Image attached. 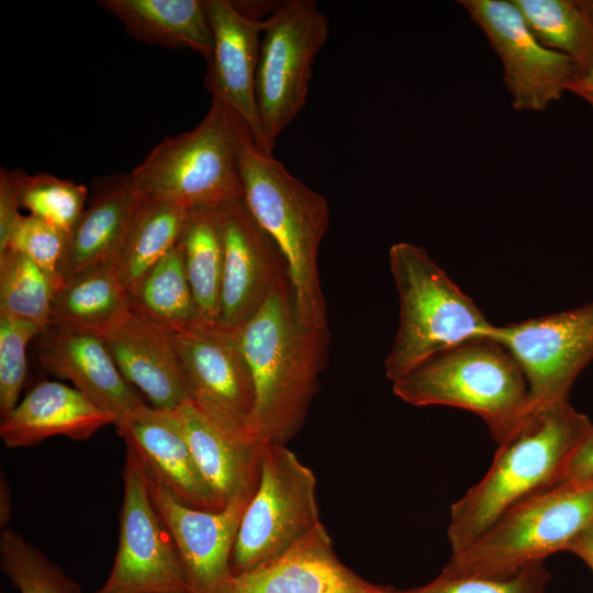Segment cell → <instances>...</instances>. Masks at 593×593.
Returning <instances> with one entry per match:
<instances>
[{"mask_svg":"<svg viewBox=\"0 0 593 593\" xmlns=\"http://www.w3.org/2000/svg\"><path fill=\"white\" fill-rule=\"evenodd\" d=\"M115 418L74 387L57 381L36 384L0 423L8 448L35 446L53 436L85 440Z\"/></svg>","mask_w":593,"mask_h":593,"instance_id":"22","label":"cell"},{"mask_svg":"<svg viewBox=\"0 0 593 593\" xmlns=\"http://www.w3.org/2000/svg\"><path fill=\"white\" fill-rule=\"evenodd\" d=\"M593 429L569 401L532 407L497 445L484 477L451 505V550L472 542L516 504L564 481L568 466Z\"/></svg>","mask_w":593,"mask_h":593,"instance_id":"2","label":"cell"},{"mask_svg":"<svg viewBox=\"0 0 593 593\" xmlns=\"http://www.w3.org/2000/svg\"><path fill=\"white\" fill-rule=\"evenodd\" d=\"M18 186V171H0V253L3 251L16 225L23 217Z\"/></svg>","mask_w":593,"mask_h":593,"instance_id":"36","label":"cell"},{"mask_svg":"<svg viewBox=\"0 0 593 593\" xmlns=\"http://www.w3.org/2000/svg\"><path fill=\"white\" fill-rule=\"evenodd\" d=\"M550 575L544 562L533 563L513 577L490 579L441 573L429 583L388 593H546Z\"/></svg>","mask_w":593,"mask_h":593,"instance_id":"34","label":"cell"},{"mask_svg":"<svg viewBox=\"0 0 593 593\" xmlns=\"http://www.w3.org/2000/svg\"><path fill=\"white\" fill-rule=\"evenodd\" d=\"M128 295L133 310L170 332L203 320L187 277L179 242Z\"/></svg>","mask_w":593,"mask_h":593,"instance_id":"28","label":"cell"},{"mask_svg":"<svg viewBox=\"0 0 593 593\" xmlns=\"http://www.w3.org/2000/svg\"><path fill=\"white\" fill-rule=\"evenodd\" d=\"M568 91L583 99L593 110V61L574 76Z\"/></svg>","mask_w":593,"mask_h":593,"instance_id":"38","label":"cell"},{"mask_svg":"<svg viewBox=\"0 0 593 593\" xmlns=\"http://www.w3.org/2000/svg\"><path fill=\"white\" fill-rule=\"evenodd\" d=\"M223 242L220 322L240 326L287 280L286 259L244 199L216 208Z\"/></svg>","mask_w":593,"mask_h":593,"instance_id":"15","label":"cell"},{"mask_svg":"<svg viewBox=\"0 0 593 593\" xmlns=\"http://www.w3.org/2000/svg\"><path fill=\"white\" fill-rule=\"evenodd\" d=\"M169 411L219 502L226 506L237 497L254 495L264 443L228 428L192 399Z\"/></svg>","mask_w":593,"mask_h":593,"instance_id":"17","label":"cell"},{"mask_svg":"<svg viewBox=\"0 0 593 593\" xmlns=\"http://www.w3.org/2000/svg\"><path fill=\"white\" fill-rule=\"evenodd\" d=\"M547 48L570 57L577 74L593 61V19L583 0H512Z\"/></svg>","mask_w":593,"mask_h":593,"instance_id":"29","label":"cell"},{"mask_svg":"<svg viewBox=\"0 0 593 593\" xmlns=\"http://www.w3.org/2000/svg\"><path fill=\"white\" fill-rule=\"evenodd\" d=\"M389 264L400 303L398 331L384 360L391 382L439 353L489 338L494 325L425 248L395 243Z\"/></svg>","mask_w":593,"mask_h":593,"instance_id":"4","label":"cell"},{"mask_svg":"<svg viewBox=\"0 0 593 593\" xmlns=\"http://www.w3.org/2000/svg\"><path fill=\"white\" fill-rule=\"evenodd\" d=\"M256 74V100L265 150L306 102L312 66L328 36V20L312 0L280 2L265 19Z\"/></svg>","mask_w":593,"mask_h":593,"instance_id":"9","label":"cell"},{"mask_svg":"<svg viewBox=\"0 0 593 593\" xmlns=\"http://www.w3.org/2000/svg\"><path fill=\"white\" fill-rule=\"evenodd\" d=\"M125 446L144 467L188 506L217 511L224 506L203 478L190 447L169 410L143 403L118 425Z\"/></svg>","mask_w":593,"mask_h":593,"instance_id":"21","label":"cell"},{"mask_svg":"<svg viewBox=\"0 0 593 593\" xmlns=\"http://www.w3.org/2000/svg\"><path fill=\"white\" fill-rule=\"evenodd\" d=\"M0 566L19 593H81L57 563L13 529L1 532Z\"/></svg>","mask_w":593,"mask_h":593,"instance_id":"31","label":"cell"},{"mask_svg":"<svg viewBox=\"0 0 593 593\" xmlns=\"http://www.w3.org/2000/svg\"><path fill=\"white\" fill-rule=\"evenodd\" d=\"M179 243L187 277L205 321H220L223 242L216 208L188 212Z\"/></svg>","mask_w":593,"mask_h":593,"instance_id":"26","label":"cell"},{"mask_svg":"<svg viewBox=\"0 0 593 593\" xmlns=\"http://www.w3.org/2000/svg\"><path fill=\"white\" fill-rule=\"evenodd\" d=\"M41 334L34 323L0 314V414L5 417L20 402L26 377V347Z\"/></svg>","mask_w":593,"mask_h":593,"instance_id":"33","label":"cell"},{"mask_svg":"<svg viewBox=\"0 0 593 593\" xmlns=\"http://www.w3.org/2000/svg\"><path fill=\"white\" fill-rule=\"evenodd\" d=\"M503 66V81L516 111L544 112L568 91L577 66L541 45L512 0H460Z\"/></svg>","mask_w":593,"mask_h":593,"instance_id":"12","label":"cell"},{"mask_svg":"<svg viewBox=\"0 0 593 593\" xmlns=\"http://www.w3.org/2000/svg\"><path fill=\"white\" fill-rule=\"evenodd\" d=\"M58 284L25 255L0 253V314L26 320L41 329L52 325Z\"/></svg>","mask_w":593,"mask_h":593,"instance_id":"30","label":"cell"},{"mask_svg":"<svg viewBox=\"0 0 593 593\" xmlns=\"http://www.w3.org/2000/svg\"><path fill=\"white\" fill-rule=\"evenodd\" d=\"M392 390L414 406L443 405L477 414L497 444L533 407L519 365L503 346L486 338L435 355L392 382Z\"/></svg>","mask_w":593,"mask_h":593,"instance_id":"6","label":"cell"},{"mask_svg":"<svg viewBox=\"0 0 593 593\" xmlns=\"http://www.w3.org/2000/svg\"><path fill=\"white\" fill-rule=\"evenodd\" d=\"M118 550L94 593H191L179 553L149 495L146 471L126 447Z\"/></svg>","mask_w":593,"mask_h":593,"instance_id":"10","label":"cell"},{"mask_svg":"<svg viewBox=\"0 0 593 593\" xmlns=\"http://www.w3.org/2000/svg\"><path fill=\"white\" fill-rule=\"evenodd\" d=\"M145 471L150 499L170 533L191 593H228L234 578L232 553L253 495L237 497L217 511L200 510L179 501Z\"/></svg>","mask_w":593,"mask_h":593,"instance_id":"14","label":"cell"},{"mask_svg":"<svg viewBox=\"0 0 593 593\" xmlns=\"http://www.w3.org/2000/svg\"><path fill=\"white\" fill-rule=\"evenodd\" d=\"M488 339L503 346L519 365L533 407L567 402L574 381L593 360V301L494 325Z\"/></svg>","mask_w":593,"mask_h":593,"instance_id":"11","label":"cell"},{"mask_svg":"<svg viewBox=\"0 0 593 593\" xmlns=\"http://www.w3.org/2000/svg\"><path fill=\"white\" fill-rule=\"evenodd\" d=\"M171 335L192 400L228 428L253 436L255 389L238 326L202 320Z\"/></svg>","mask_w":593,"mask_h":593,"instance_id":"13","label":"cell"},{"mask_svg":"<svg viewBox=\"0 0 593 593\" xmlns=\"http://www.w3.org/2000/svg\"><path fill=\"white\" fill-rule=\"evenodd\" d=\"M126 381L158 410H174L192 399L191 387L171 332L132 309L101 336Z\"/></svg>","mask_w":593,"mask_h":593,"instance_id":"18","label":"cell"},{"mask_svg":"<svg viewBox=\"0 0 593 593\" xmlns=\"http://www.w3.org/2000/svg\"><path fill=\"white\" fill-rule=\"evenodd\" d=\"M568 551L581 558L593 571V525L573 541Z\"/></svg>","mask_w":593,"mask_h":593,"instance_id":"39","label":"cell"},{"mask_svg":"<svg viewBox=\"0 0 593 593\" xmlns=\"http://www.w3.org/2000/svg\"><path fill=\"white\" fill-rule=\"evenodd\" d=\"M188 212L174 204L141 199L114 262L128 293L179 242Z\"/></svg>","mask_w":593,"mask_h":593,"instance_id":"27","label":"cell"},{"mask_svg":"<svg viewBox=\"0 0 593 593\" xmlns=\"http://www.w3.org/2000/svg\"><path fill=\"white\" fill-rule=\"evenodd\" d=\"M213 35V52L206 60L205 87L249 130L255 144L265 150L256 100V74L265 20L242 13L228 0H204Z\"/></svg>","mask_w":593,"mask_h":593,"instance_id":"16","label":"cell"},{"mask_svg":"<svg viewBox=\"0 0 593 593\" xmlns=\"http://www.w3.org/2000/svg\"><path fill=\"white\" fill-rule=\"evenodd\" d=\"M128 292L114 262L85 270L56 291L52 325L105 335L131 313Z\"/></svg>","mask_w":593,"mask_h":593,"instance_id":"25","label":"cell"},{"mask_svg":"<svg viewBox=\"0 0 593 593\" xmlns=\"http://www.w3.org/2000/svg\"><path fill=\"white\" fill-rule=\"evenodd\" d=\"M248 137L247 126L212 100L194 128L163 139L132 170L131 179L143 201L187 211L219 208L243 198L239 157Z\"/></svg>","mask_w":593,"mask_h":593,"instance_id":"5","label":"cell"},{"mask_svg":"<svg viewBox=\"0 0 593 593\" xmlns=\"http://www.w3.org/2000/svg\"><path fill=\"white\" fill-rule=\"evenodd\" d=\"M321 523L313 471L286 445L264 443L259 484L232 553L234 575L279 558Z\"/></svg>","mask_w":593,"mask_h":593,"instance_id":"8","label":"cell"},{"mask_svg":"<svg viewBox=\"0 0 593 593\" xmlns=\"http://www.w3.org/2000/svg\"><path fill=\"white\" fill-rule=\"evenodd\" d=\"M593 525V480L563 482L503 513L480 536L454 551L443 572L505 579L544 562Z\"/></svg>","mask_w":593,"mask_h":593,"instance_id":"7","label":"cell"},{"mask_svg":"<svg viewBox=\"0 0 593 593\" xmlns=\"http://www.w3.org/2000/svg\"><path fill=\"white\" fill-rule=\"evenodd\" d=\"M583 3L593 19V0H583Z\"/></svg>","mask_w":593,"mask_h":593,"instance_id":"40","label":"cell"},{"mask_svg":"<svg viewBox=\"0 0 593 593\" xmlns=\"http://www.w3.org/2000/svg\"><path fill=\"white\" fill-rule=\"evenodd\" d=\"M593 480V429L574 452L563 482L582 483ZM562 482V483H563Z\"/></svg>","mask_w":593,"mask_h":593,"instance_id":"37","label":"cell"},{"mask_svg":"<svg viewBox=\"0 0 593 593\" xmlns=\"http://www.w3.org/2000/svg\"><path fill=\"white\" fill-rule=\"evenodd\" d=\"M38 359L52 373L70 381L115 426L144 402L122 376L103 338L94 333L49 326L38 335Z\"/></svg>","mask_w":593,"mask_h":593,"instance_id":"20","label":"cell"},{"mask_svg":"<svg viewBox=\"0 0 593 593\" xmlns=\"http://www.w3.org/2000/svg\"><path fill=\"white\" fill-rule=\"evenodd\" d=\"M133 38L172 49H191L206 60L213 35L202 0H100Z\"/></svg>","mask_w":593,"mask_h":593,"instance_id":"24","label":"cell"},{"mask_svg":"<svg viewBox=\"0 0 593 593\" xmlns=\"http://www.w3.org/2000/svg\"><path fill=\"white\" fill-rule=\"evenodd\" d=\"M238 329L255 389L249 432L262 443L287 445L318 389L329 331L302 322L289 280Z\"/></svg>","mask_w":593,"mask_h":593,"instance_id":"1","label":"cell"},{"mask_svg":"<svg viewBox=\"0 0 593 593\" xmlns=\"http://www.w3.org/2000/svg\"><path fill=\"white\" fill-rule=\"evenodd\" d=\"M139 204L130 174L96 194L67 234L57 269L60 284L85 270L115 262Z\"/></svg>","mask_w":593,"mask_h":593,"instance_id":"23","label":"cell"},{"mask_svg":"<svg viewBox=\"0 0 593 593\" xmlns=\"http://www.w3.org/2000/svg\"><path fill=\"white\" fill-rule=\"evenodd\" d=\"M66 238L65 232L29 214L23 215L4 250L11 249L29 257L58 284L59 289L61 284L57 278V269Z\"/></svg>","mask_w":593,"mask_h":593,"instance_id":"35","label":"cell"},{"mask_svg":"<svg viewBox=\"0 0 593 593\" xmlns=\"http://www.w3.org/2000/svg\"><path fill=\"white\" fill-rule=\"evenodd\" d=\"M243 199L282 253L298 314L303 323L328 329L317 256L329 225L326 199L292 176L272 154L248 137L240 152Z\"/></svg>","mask_w":593,"mask_h":593,"instance_id":"3","label":"cell"},{"mask_svg":"<svg viewBox=\"0 0 593 593\" xmlns=\"http://www.w3.org/2000/svg\"><path fill=\"white\" fill-rule=\"evenodd\" d=\"M16 171L21 208L68 234L87 208L88 189L48 174Z\"/></svg>","mask_w":593,"mask_h":593,"instance_id":"32","label":"cell"},{"mask_svg":"<svg viewBox=\"0 0 593 593\" xmlns=\"http://www.w3.org/2000/svg\"><path fill=\"white\" fill-rule=\"evenodd\" d=\"M389 589L344 564L321 523L279 558L234 575L228 593H388Z\"/></svg>","mask_w":593,"mask_h":593,"instance_id":"19","label":"cell"}]
</instances>
